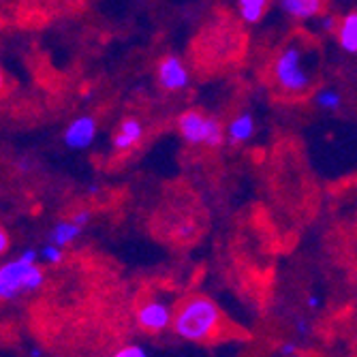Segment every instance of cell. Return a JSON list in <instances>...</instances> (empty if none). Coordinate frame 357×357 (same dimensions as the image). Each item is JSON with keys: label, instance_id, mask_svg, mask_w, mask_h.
I'll return each mask as SVG.
<instances>
[{"label": "cell", "instance_id": "6", "mask_svg": "<svg viewBox=\"0 0 357 357\" xmlns=\"http://www.w3.org/2000/svg\"><path fill=\"white\" fill-rule=\"evenodd\" d=\"M32 264H26L24 259H15V261H9L0 268V298L3 300H11L17 294L24 291V276L28 272Z\"/></svg>", "mask_w": 357, "mask_h": 357}, {"label": "cell", "instance_id": "21", "mask_svg": "<svg viewBox=\"0 0 357 357\" xmlns=\"http://www.w3.org/2000/svg\"><path fill=\"white\" fill-rule=\"evenodd\" d=\"M9 250V236H7V231L3 229V231H0V252H7Z\"/></svg>", "mask_w": 357, "mask_h": 357}, {"label": "cell", "instance_id": "24", "mask_svg": "<svg viewBox=\"0 0 357 357\" xmlns=\"http://www.w3.org/2000/svg\"><path fill=\"white\" fill-rule=\"evenodd\" d=\"M306 304H308L310 308H319V304H321V302H319V298H314V296H310Z\"/></svg>", "mask_w": 357, "mask_h": 357}, {"label": "cell", "instance_id": "3", "mask_svg": "<svg viewBox=\"0 0 357 357\" xmlns=\"http://www.w3.org/2000/svg\"><path fill=\"white\" fill-rule=\"evenodd\" d=\"M178 128H180V135L190 146L218 148L222 144V126L218 124V120L210 118L197 109L184 112L178 118Z\"/></svg>", "mask_w": 357, "mask_h": 357}, {"label": "cell", "instance_id": "14", "mask_svg": "<svg viewBox=\"0 0 357 357\" xmlns=\"http://www.w3.org/2000/svg\"><path fill=\"white\" fill-rule=\"evenodd\" d=\"M342 99H340V94L332 88H323L317 92V105L321 109H328V112H336L340 107Z\"/></svg>", "mask_w": 357, "mask_h": 357}, {"label": "cell", "instance_id": "22", "mask_svg": "<svg viewBox=\"0 0 357 357\" xmlns=\"http://www.w3.org/2000/svg\"><path fill=\"white\" fill-rule=\"evenodd\" d=\"M296 328H298V332H300L302 336L310 332V326H308V321H306V319H300V321L296 323Z\"/></svg>", "mask_w": 357, "mask_h": 357}, {"label": "cell", "instance_id": "19", "mask_svg": "<svg viewBox=\"0 0 357 357\" xmlns=\"http://www.w3.org/2000/svg\"><path fill=\"white\" fill-rule=\"evenodd\" d=\"M90 218H92V214H90V210H82V212H77L75 216H73V220L79 225V227H86L88 222H90Z\"/></svg>", "mask_w": 357, "mask_h": 357}, {"label": "cell", "instance_id": "5", "mask_svg": "<svg viewBox=\"0 0 357 357\" xmlns=\"http://www.w3.org/2000/svg\"><path fill=\"white\" fill-rule=\"evenodd\" d=\"M156 77L158 84L167 92H176L188 86L190 77H188V69L184 67V62L178 56H167L160 60L158 69H156Z\"/></svg>", "mask_w": 357, "mask_h": 357}, {"label": "cell", "instance_id": "17", "mask_svg": "<svg viewBox=\"0 0 357 357\" xmlns=\"http://www.w3.org/2000/svg\"><path fill=\"white\" fill-rule=\"evenodd\" d=\"M116 355L118 357H146V351L142 347H137V344H128V347L116 351Z\"/></svg>", "mask_w": 357, "mask_h": 357}, {"label": "cell", "instance_id": "9", "mask_svg": "<svg viewBox=\"0 0 357 357\" xmlns=\"http://www.w3.org/2000/svg\"><path fill=\"white\" fill-rule=\"evenodd\" d=\"M323 7H326V0H282V9L298 20H310L317 17Z\"/></svg>", "mask_w": 357, "mask_h": 357}, {"label": "cell", "instance_id": "10", "mask_svg": "<svg viewBox=\"0 0 357 357\" xmlns=\"http://www.w3.org/2000/svg\"><path fill=\"white\" fill-rule=\"evenodd\" d=\"M336 39L340 47L349 54H357V13H349L347 17L340 20Z\"/></svg>", "mask_w": 357, "mask_h": 357}, {"label": "cell", "instance_id": "20", "mask_svg": "<svg viewBox=\"0 0 357 357\" xmlns=\"http://www.w3.org/2000/svg\"><path fill=\"white\" fill-rule=\"evenodd\" d=\"M37 257H39V252H37V250H32V248H30V250H24V252L20 255V259H24L26 264H35V261H37Z\"/></svg>", "mask_w": 357, "mask_h": 357}, {"label": "cell", "instance_id": "7", "mask_svg": "<svg viewBox=\"0 0 357 357\" xmlns=\"http://www.w3.org/2000/svg\"><path fill=\"white\" fill-rule=\"evenodd\" d=\"M96 137V122L90 116H79L75 118L69 128L64 131V144L71 150H84L88 148Z\"/></svg>", "mask_w": 357, "mask_h": 357}, {"label": "cell", "instance_id": "16", "mask_svg": "<svg viewBox=\"0 0 357 357\" xmlns=\"http://www.w3.org/2000/svg\"><path fill=\"white\" fill-rule=\"evenodd\" d=\"M41 257L45 259L47 264H60L62 261V246H58V244H45V248L41 250Z\"/></svg>", "mask_w": 357, "mask_h": 357}, {"label": "cell", "instance_id": "13", "mask_svg": "<svg viewBox=\"0 0 357 357\" xmlns=\"http://www.w3.org/2000/svg\"><path fill=\"white\" fill-rule=\"evenodd\" d=\"M270 0H238V7H240V15L244 22L248 24H257L261 22V17L268 11Z\"/></svg>", "mask_w": 357, "mask_h": 357}, {"label": "cell", "instance_id": "4", "mask_svg": "<svg viewBox=\"0 0 357 357\" xmlns=\"http://www.w3.org/2000/svg\"><path fill=\"white\" fill-rule=\"evenodd\" d=\"M174 312L176 310H172V306H167L165 302L146 300L144 304L137 306V323L146 332L158 334L174 323Z\"/></svg>", "mask_w": 357, "mask_h": 357}, {"label": "cell", "instance_id": "18", "mask_svg": "<svg viewBox=\"0 0 357 357\" xmlns=\"http://www.w3.org/2000/svg\"><path fill=\"white\" fill-rule=\"evenodd\" d=\"M321 24H323V28H326V30H330V32H336L338 30V20L334 17V15H326V17H323L321 20Z\"/></svg>", "mask_w": 357, "mask_h": 357}, {"label": "cell", "instance_id": "1", "mask_svg": "<svg viewBox=\"0 0 357 357\" xmlns=\"http://www.w3.org/2000/svg\"><path fill=\"white\" fill-rule=\"evenodd\" d=\"M172 328L184 340L214 342L225 336L227 321L212 300L204 296H190L178 304Z\"/></svg>", "mask_w": 357, "mask_h": 357}, {"label": "cell", "instance_id": "2", "mask_svg": "<svg viewBox=\"0 0 357 357\" xmlns=\"http://www.w3.org/2000/svg\"><path fill=\"white\" fill-rule=\"evenodd\" d=\"M308 52L300 43H289L280 50L274 60L272 75L278 88L289 96H302L312 86V64Z\"/></svg>", "mask_w": 357, "mask_h": 357}, {"label": "cell", "instance_id": "11", "mask_svg": "<svg viewBox=\"0 0 357 357\" xmlns=\"http://www.w3.org/2000/svg\"><path fill=\"white\" fill-rule=\"evenodd\" d=\"M227 133H229V139L231 144H242V142H248L255 133V120L250 114H240L236 116L229 126H227Z\"/></svg>", "mask_w": 357, "mask_h": 357}, {"label": "cell", "instance_id": "23", "mask_svg": "<svg viewBox=\"0 0 357 357\" xmlns=\"http://www.w3.org/2000/svg\"><path fill=\"white\" fill-rule=\"evenodd\" d=\"M280 353H282V355H294V353H296V344H294V342H289V344H282Z\"/></svg>", "mask_w": 357, "mask_h": 357}, {"label": "cell", "instance_id": "12", "mask_svg": "<svg viewBox=\"0 0 357 357\" xmlns=\"http://www.w3.org/2000/svg\"><path fill=\"white\" fill-rule=\"evenodd\" d=\"M82 234V227L75 220H60L54 225V229L50 234V240L58 246H67L71 242H75Z\"/></svg>", "mask_w": 357, "mask_h": 357}, {"label": "cell", "instance_id": "15", "mask_svg": "<svg viewBox=\"0 0 357 357\" xmlns=\"http://www.w3.org/2000/svg\"><path fill=\"white\" fill-rule=\"evenodd\" d=\"M45 276H43V270L37 266V264H32L24 276V291H37L41 284H43Z\"/></svg>", "mask_w": 357, "mask_h": 357}, {"label": "cell", "instance_id": "8", "mask_svg": "<svg viewBox=\"0 0 357 357\" xmlns=\"http://www.w3.org/2000/svg\"><path fill=\"white\" fill-rule=\"evenodd\" d=\"M142 137H144V126H142V122L135 120V118H126V120H122L120 131L114 137V148L116 150H122V152L124 150H131Z\"/></svg>", "mask_w": 357, "mask_h": 357}]
</instances>
